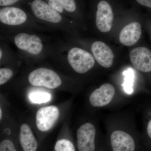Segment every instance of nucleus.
I'll use <instances>...</instances> for the list:
<instances>
[{
	"label": "nucleus",
	"instance_id": "nucleus-3",
	"mask_svg": "<svg viewBox=\"0 0 151 151\" xmlns=\"http://www.w3.org/2000/svg\"><path fill=\"white\" fill-rule=\"evenodd\" d=\"M1 33L17 30H31L39 32L55 31L38 22L27 9L20 6L0 8Z\"/></svg>",
	"mask_w": 151,
	"mask_h": 151
},
{
	"label": "nucleus",
	"instance_id": "nucleus-15",
	"mask_svg": "<svg viewBox=\"0 0 151 151\" xmlns=\"http://www.w3.org/2000/svg\"><path fill=\"white\" fill-rule=\"evenodd\" d=\"M20 142L24 151H35L37 150V143L28 125L23 124L21 126Z\"/></svg>",
	"mask_w": 151,
	"mask_h": 151
},
{
	"label": "nucleus",
	"instance_id": "nucleus-17",
	"mask_svg": "<svg viewBox=\"0 0 151 151\" xmlns=\"http://www.w3.org/2000/svg\"><path fill=\"white\" fill-rule=\"evenodd\" d=\"M56 151H75L74 146L70 141L61 139L58 141L55 147Z\"/></svg>",
	"mask_w": 151,
	"mask_h": 151
},
{
	"label": "nucleus",
	"instance_id": "nucleus-22",
	"mask_svg": "<svg viewBox=\"0 0 151 151\" xmlns=\"http://www.w3.org/2000/svg\"><path fill=\"white\" fill-rule=\"evenodd\" d=\"M140 4L151 8V0H136Z\"/></svg>",
	"mask_w": 151,
	"mask_h": 151
},
{
	"label": "nucleus",
	"instance_id": "nucleus-21",
	"mask_svg": "<svg viewBox=\"0 0 151 151\" xmlns=\"http://www.w3.org/2000/svg\"><path fill=\"white\" fill-rule=\"evenodd\" d=\"M26 0H0V7L10 6H20L21 4H24Z\"/></svg>",
	"mask_w": 151,
	"mask_h": 151
},
{
	"label": "nucleus",
	"instance_id": "nucleus-8",
	"mask_svg": "<svg viewBox=\"0 0 151 151\" xmlns=\"http://www.w3.org/2000/svg\"><path fill=\"white\" fill-rule=\"evenodd\" d=\"M95 134V127L91 123H86L79 127L77 132V147L78 151H94Z\"/></svg>",
	"mask_w": 151,
	"mask_h": 151
},
{
	"label": "nucleus",
	"instance_id": "nucleus-16",
	"mask_svg": "<svg viewBox=\"0 0 151 151\" xmlns=\"http://www.w3.org/2000/svg\"><path fill=\"white\" fill-rule=\"evenodd\" d=\"M50 94L44 92H33L29 96L30 100L35 103H46L50 101Z\"/></svg>",
	"mask_w": 151,
	"mask_h": 151
},
{
	"label": "nucleus",
	"instance_id": "nucleus-13",
	"mask_svg": "<svg viewBox=\"0 0 151 151\" xmlns=\"http://www.w3.org/2000/svg\"><path fill=\"white\" fill-rule=\"evenodd\" d=\"M142 35V27L137 22L131 23L123 28L119 34V41L123 45L131 46L137 43Z\"/></svg>",
	"mask_w": 151,
	"mask_h": 151
},
{
	"label": "nucleus",
	"instance_id": "nucleus-23",
	"mask_svg": "<svg viewBox=\"0 0 151 151\" xmlns=\"http://www.w3.org/2000/svg\"><path fill=\"white\" fill-rule=\"evenodd\" d=\"M147 134L148 135L149 137L151 139V119L150 120L148 124H147Z\"/></svg>",
	"mask_w": 151,
	"mask_h": 151
},
{
	"label": "nucleus",
	"instance_id": "nucleus-1",
	"mask_svg": "<svg viewBox=\"0 0 151 151\" xmlns=\"http://www.w3.org/2000/svg\"><path fill=\"white\" fill-rule=\"evenodd\" d=\"M41 32L31 30H17L1 33V40L13 44L25 56L39 58L49 54L52 41Z\"/></svg>",
	"mask_w": 151,
	"mask_h": 151
},
{
	"label": "nucleus",
	"instance_id": "nucleus-10",
	"mask_svg": "<svg viewBox=\"0 0 151 151\" xmlns=\"http://www.w3.org/2000/svg\"><path fill=\"white\" fill-rule=\"evenodd\" d=\"M91 51L94 59L100 65L108 68L113 65L114 54L112 50L103 42H94L91 45Z\"/></svg>",
	"mask_w": 151,
	"mask_h": 151
},
{
	"label": "nucleus",
	"instance_id": "nucleus-5",
	"mask_svg": "<svg viewBox=\"0 0 151 151\" xmlns=\"http://www.w3.org/2000/svg\"><path fill=\"white\" fill-rule=\"evenodd\" d=\"M29 81L35 86H45L49 89H55L62 83L60 76L54 70L47 68H36L29 73Z\"/></svg>",
	"mask_w": 151,
	"mask_h": 151
},
{
	"label": "nucleus",
	"instance_id": "nucleus-20",
	"mask_svg": "<svg viewBox=\"0 0 151 151\" xmlns=\"http://www.w3.org/2000/svg\"><path fill=\"white\" fill-rule=\"evenodd\" d=\"M0 151H16L13 143L9 140H4L0 144Z\"/></svg>",
	"mask_w": 151,
	"mask_h": 151
},
{
	"label": "nucleus",
	"instance_id": "nucleus-11",
	"mask_svg": "<svg viewBox=\"0 0 151 151\" xmlns=\"http://www.w3.org/2000/svg\"><path fill=\"white\" fill-rule=\"evenodd\" d=\"M115 89L112 84L106 83L92 92L89 102L94 107H104L111 103L115 94Z\"/></svg>",
	"mask_w": 151,
	"mask_h": 151
},
{
	"label": "nucleus",
	"instance_id": "nucleus-19",
	"mask_svg": "<svg viewBox=\"0 0 151 151\" xmlns=\"http://www.w3.org/2000/svg\"><path fill=\"white\" fill-rule=\"evenodd\" d=\"M14 75L13 70L9 68H2L0 69V84L7 82Z\"/></svg>",
	"mask_w": 151,
	"mask_h": 151
},
{
	"label": "nucleus",
	"instance_id": "nucleus-2",
	"mask_svg": "<svg viewBox=\"0 0 151 151\" xmlns=\"http://www.w3.org/2000/svg\"><path fill=\"white\" fill-rule=\"evenodd\" d=\"M24 4L38 22L65 34L70 35L75 31L76 24L73 20L56 10L45 0H26Z\"/></svg>",
	"mask_w": 151,
	"mask_h": 151
},
{
	"label": "nucleus",
	"instance_id": "nucleus-9",
	"mask_svg": "<svg viewBox=\"0 0 151 151\" xmlns=\"http://www.w3.org/2000/svg\"><path fill=\"white\" fill-rule=\"evenodd\" d=\"M132 65L138 70L145 73L151 72V51L141 47L134 49L130 53Z\"/></svg>",
	"mask_w": 151,
	"mask_h": 151
},
{
	"label": "nucleus",
	"instance_id": "nucleus-4",
	"mask_svg": "<svg viewBox=\"0 0 151 151\" xmlns=\"http://www.w3.org/2000/svg\"><path fill=\"white\" fill-rule=\"evenodd\" d=\"M49 54L64 58L72 69L81 74L89 71L95 64L92 54L84 49L71 46L66 40L52 41Z\"/></svg>",
	"mask_w": 151,
	"mask_h": 151
},
{
	"label": "nucleus",
	"instance_id": "nucleus-6",
	"mask_svg": "<svg viewBox=\"0 0 151 151\" xmlns=\"http://www.w3.org/2000/svg\"><path fill=\"white\" fill-rule=\"evenodd\" d=\"M113 13L111 5L106 1H102L97 6L95 22L96 26L102 32H108L112 29Z\"/></svg>",
	"mask_w": 151,
	"mask_h": 151
},
{
	"label": "nucleus",
	"instance_id": "nucleus-18",
	"mask_svg": "<svg viewBox=\"0 0 151 151\" xmlns=\"http://www.w3.org/2000/svg\"><path fill=\"white\" fill-rule=\"evenodd\" d=\"M126 76L125 81L124 84V90L127 93L131 94L133 92L132 89L133 84V71L132 69H129L125 72Z\"/></svg>",
	"mask_w": 151,
	"mask_h": 151
},
{
	"label": "nucleus",
	"instance_id": "nucleus-12",
	"mask_svg": "<svg viewBox=\"0 0 151 151\" xmlns=\"http://www.w3.org/2000/svg\"><path fill=\"white\" fill-rule=\"evenodd\" d=\"M111 143L114 151H133L135 149V142L132 136L121 130L112 133Z\"/></svg>",
	"mask_w": 151,
	"mask_h": 151
},
{
	"label": "nucleus",
	"instance_id": "nucleus-7",
	"mask_svg": "<svg viewBox=\"0 0 151 151\" xmlns=\"http://www.w3.org/2000/svg\"><path fill=\"white\" fill-rule=\"evenodd\" d=\"M59 116V109L55 106H47L40 108L37 111L36 117L38 129L43 132L50 130Z\"/></svg>",
	"mask_w": 151,
	"mask_h": 151
},
{
	"label": "nucleus",
	"instance_id": "nucleus-25",
	"mask_svg": "<svg viewBox=\"0 0 151 151\" xmlns=\"http://www.w3.org/2000/svg\"><path fill=\"white\" fill-rule=\"evenodd\" d=\"M2 118V111L1 109L0 108V119H1Z\"/></svg>",
	"mask_w": 151,
	"mask_h": 151
},
{
	"label": "nucleus",
	"instance_id": "nucleus-24",
	"mask_svg": "<svg viewBox=\"0 0 151 151\" xmlns=\"http://www.w3.org/2000/svg\"><path fill=\"white\" fill-rule=\"evenodd\" d=\"M4 132L5 133L7 134L8 135H9L11 133L10 130L8 129H6L5 130Z\"/></svg>",
	"mask_w": 151,
	"mask_h": 151
},
{
	"label": "nucleus",
	"instance_id": "nucleus-14",
	"mask_svg": "<svg viewBox=\"0 0 151 151\" xmlns=\"http://www.w3.org/2000/svg\"><path fill=\"white\" fill-rule=\"evenodd\" d=\"M60 13L72 19L77 11L76 0H45Z\"/></svg>",
	"mask_w": 151,
	"mask_h": 151
}]
</instances>
